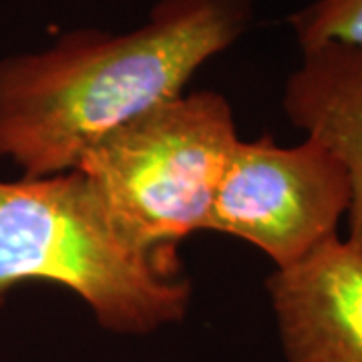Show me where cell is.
<instances>
[{
    "label": "cell",
    "mask_w": 362,
    "mask_h": 362,
    "mask_svg": "<svg viewBox=\"0 0 362 362\" xmlns=\"http://www.w3.org/2000/svg\"><path fill=\"white\" fill-rule=\"evenodd\" d=\"M247 23L250 0H159L127 33L78 28L2 59L0 159L25 177L73 171L95 143L183 95Z\"/></svg>",
    "instance_id": "cell-1"
},
{
    "label": "cell",
    "mask_w": 362,
    "mask_h": 362,
    "mask_svg": "<svg viewBox=\"0 0 362 362\" xmlns=\"http://www.w3.org/2000/svg\"><path fill=\"white\" fill-rule=\"evenodd\" d=\"M25 282L71 290L119 334L180 322L192 298L177 252L129 246L77 169L0 181V306Z\"/></svg>",
    "instance_id": "cell-2"
},
{
    "label": "cell",
    "mask_w": 362,
    "mask_h": 362,
    "mask_svg": "<svg viewBox=\"0 0 362 362\" xmlns=\"http://www.w3.org/2000/svg\"><path fill=\"white\" fill-rule=\"evenodd\" d=\"M238 141L228 99L199 90L113 131L87 149L75 169L129 246L163 254L175 252L189 233L209 230Z\"/></svg>",
    "instance_id": "cell-3"
},
{
    "label": "cell",
    "mask_w": 362,
    "mask_h": 362,
    "mask_svg": "<svg viewBox=\"0 0 362 362\" xmlns=\"http://www.w3.org/2000/svg\"><path fill=\"white\" fill-rule=\"evenodd\" d=\"M350 202L349 173L322 143L282 147L266 135L235 145L209 232L244 240L284 270L338 235Z\"/></svg>",
    "instance_id": "cell-4"
},
{
    "label": "cell",
    "mask_w": 362,
    "mask_h": 362,
    "mask_svg": "<svg viewBox=\"0 0 362 362\" xmlns=\"http://www.w3.org/2000/svg\"><path fill=\"white\" fill-rule=\"evenodd\" d=\"M288 362H362V250L340 235L266 280Z\"/></svg>",
    "instance_id": "cell-5"
},
{
    "label": "cell",
    "mask_w": 362,
    "mask_h": 362,
    "mask_svg": "<svg viewBox=\"0 0 362 362\" xmlns=\"http://www.w3.org/2000/svg\"><path fill=\"white\" fill-rule=\"evenodd\" d=\"M286 117L322 143L346 169L352 202L349 240L362 250V45H322L302 52L282 95Z\"/></svg>",
    "instance_id": "cell-6"
},
{
    "label": "cell",
    "mask_w": 362,
    "mask_h": 362,
    "mask_svg": "<svg viewBox=\"0 0 362 362\" xmlns=\"http://www.w3.org/2000/svg\"><path fill=\"white\" fill-rule=\"evenodd\" d=\"M288 23L302 52L322 45H362V0H316Z\"/></svg>",
    "instance_id": "cell-7"
}]
</instances>
